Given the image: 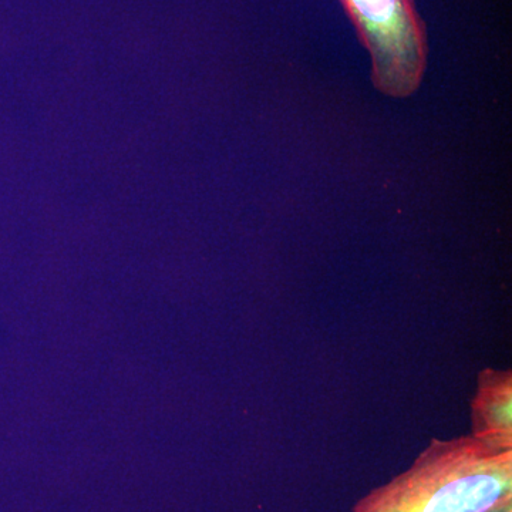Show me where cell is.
Returning a JSON list of instances; mask_svg holds the SVG:
<instances>
[{
  "label": "cell",
  "mask_w": 512,
  "mask_h": 512,
  "mask_svg": "<svg viewBox=\"0 0 512 512\" xmlns=\"http://www.w3.org/2000/svg\"><path fill=\"white\" fill-rule=\"evenodd\" d=\"M508 498L512 450H493L467 434L431 440L412 466L350 512H490Z\"/></svg>",
  "instance_id": "1"
},
{
  "label": "cell",
  "mask_w": 512,
  "mask_h": 512,
  "mask_svg": "<svg viewBox=\"0 0 512 512\" xmlns=\"http://www.w3.org/2000/svg\"><path fill=\"white\" fill-rule=\"evenodd\" d=\"M372 60L380 93L406 99L419 90L427 66L426 28L413 0H340Z\"/></svg>",
  "instance_id": "2"
},
{
  "label": "cell",
  "mask_w": 512,
  "mask_h": 512,
  "mask_svg": "<svg viewBox=\"0 0 512 512\" xmlns=\"http://www.w3.org/2000/svg\"><path fill=\"white\" fill-rule=\"evenodd\" d=\"M471 436L497 451L512 450V373L485 367L471 400Z\"/></svg>",
  "instance_id": "3"
},
{
  "label": "cell",
  "mask_w": 512,
  "mask_h": 512,
  "mask_svg": "<svg viewBox=\"0 0 512 512\" xmlns=\"http://www.w3.org/2000/svg\"><path fill=\"white\" fill-rule=\"evenodd\" d=\"M490 512H512V498H508L504 503L497 505L493 511Z\"/></svg>",
  "instance_id": "4"
}]
</instances>
